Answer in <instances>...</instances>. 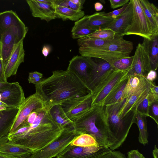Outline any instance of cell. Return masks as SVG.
Returning <instances> with one entry per match:
<instances>
[{"mask_svg": "<svg viewBox=\"0 0 158 158\" xmlns=\"http://www.w3.org/2000/svg\"><path fill=\"white\" fill-rule=\"evenodd\" d=\"M49 107L46 104L33 111L15 131L8 134L9 142L29 148L34 152L57 139L64 129L52 119Z\"/></svg>", "mask_w": 158, "mask_h": 158, "instance_id": "obj_1", "label": "cell"}, {"mask_svg": "<svg viewBox=\"0 0 158 158\" xmlns=\"http://www.w3.org/2000/svg\"><path fill=\"white\" fill-rule=\"evenodd\" d=\"M35 87V93L50 106L61 104L67 100L91 93L84 83L68 69L52 71L50 77L41 79Z\"/></svg>", "mask_w": 158, "mask_h": 158, "instance_id": "obj_2", "label": "cell"}, {"mask_svg": "<svg viewBox=\"0 0 158 158\" xmlns=\"http://www.w3.org/2000/svg\"><path fill=\"white\" fill-rule=\"evenodd\" d=\"M71 121L76 132L90 135L99 146L108 148L109 125L105 106L102 104L91 106Z\"/></svg>", "mask_w": 158, "mask_h": 158, "instance_id": "obj_3", "label": "cell"}, {"mask_svg": "<svg viewBox=\"0 0 158 158\" xmlns=\"http://www.w3.org/2000/svg\"><path fill=\"white\" fill-rule=\"evenodd\" d=\"M125 99L105 106L109 128L108 148L111 151L118 149L123 143L132 125L136 123V114H127L122 118L118 112Z\"/></svg>", "mask_w": 158, "mask_h": 158, "instance_id": "obj_4", "label": "cell"}, {"mask_svg": "<svg viewBox=\"0 0 158 158\" xmlns=\"http://www.w3.org/2000/svg\"><path fill=\"white\" fill-rule=\"evenodd\" d=\"M131 41L124 40L122 36L115 37L109 42L100 47L79 48L81 56L103 60L110 65L116 60L129 56L133 49Z\"/></svg>", "mask_w": 158, "mask_h": 158, "instance_id": "obj_5", "label": "cell"}, {"mask_svg": "<svg viewBox=\"0 0 158 158\" xmlns=\"http://www.w3.org/2000/svg\"><path fill=\"white\" fill-rule=\"evenodd\" d=\"M133 17L130 25L125 30L124 35H135L150 40L153 35L150 25L142 8L140 0H132Z\"/></svg>", "mask_w": 158, "mask_h": 158, "instance_id": "obj_6", "label": "cell"}, {"mask_svg": "<svg viewBox=\"0 0 158 158\" xmlns=\"http://www.w3.org/2000/svg\"><path fill=\"white\" fill-rule=\"evenodd\" d=\"M80 134L74 130H64L52 142L41 149L32 152L28 158H52L56 157Z\"/></svg>", "mask_w": 158, "mask_h": 158, "instance_id": "obj_7", "label": "cell"}, {"mask_svg": "<svg viewBox=\"0 0 158 158\" xmlns=\"http://www.w3.org/2000/svg\"><path fill=\"white\" fill-rule=\"evenodd\" d=\"M27 31V28L21 29L12 26L2 35L0 38V52L4 67L7 63L14 47L23 40Z\"/></svg>", "mask_w": 158, "mask_h": 158, "instance_id": "obj_8", "label": "cell"}, {"mask_svg": "<svg viewBox=\"0 0 158 158\" xmlns=\"http://www.w3.org/2000/svg\"><path fill=\"white\" fill-rule=\"evenodd\" d=\"M131 69L126 71L114 70L91 93V106L102 104L113 88Z\"/></svg>", "mask_w": 158, "mask_h": 158, "instance_id": "obj_9", "label": "cell"}, {"mask_svg": "<svg viewBox=\"0 0 158 158\" xmlns=\"http://www.w3.org/2000/svg\"><path fill=\"white\" fill-rule=\"evenodd\" d=\"M111 150L108 148L100 146L80 147L71 143L56 158H100Z\"/></svg>", "mask_w": 158, "mask_h": 158, "instance_id": "obj_10", "label": "cell"}, {"mask_svg": "<svg viewBox=\"0 0 158 158\" xmlns=\"http://www.w3.org/2000/svg\"><path fill=\"white\" fill-rule=\"evenodd\" d=\"M46 105L36 93L26 98L19 108L18 113L9 134L15 131L33 111Z\"/></svg>", "mask_w": 158, "mask_h": 158, "instance_id": "obj_11", "label": "cell"}, {"mask_svg": "<svg viewBox=\"0 0 158 158\" xmlns=\"http://www.w3.org/2000/svg\"><path fill=\"white\" fill-rule=\"evenodd\" d=\"M150 82L146 79L128 99H125L118 112L120 118H122L128 114L136 113L138 106L150 91Z\"/></svg>", "mask_w": 158, "mask_h": 158, "instance_id": "obj_12", "label": "cell"}, {"mask_svg": "<svg viewBox=\"0 0 158 158\" xmlns=\"http://www.w3.org/2000/svg\"><path fill=\"white\" fill-rule=\"evenodd\" d=\"M91 94L67 100L60 105L67 117L71 120L78 116L91 106Z\"/></svg>", "mask_w": 158, "mask_h": 158, "instance_id": "obj_13", "label": "cell"}, {"mask_svg": "<svg viewBox=\"0 0 158 158\" xmlns=\"http://www.w3.org/2000/svg\"><path fill=\"white\" fill-rule=\"evenodd\" d=\"M96 64L91 58L77 55L69 61L67 69L74 73L86 85L89 74Z\"/></svg>", "mask_w": 158, "mask_h": 158, "instance_id": "obj_14", "label": "cell"}, {"mask_svg": "<svg viewBox=\"0 0 158 158\" xmlns=\"http://www.w3.org/2000/svg\"><path fill=\"white\" fill-rule=\"evenodd\" d=\"M133 56L132 68L128 74L137 75L146 77L148 72L152 69L149 56L142 44H138Z\"/></svg>", "mask_w": 158, "mask_h": 158, "instance_id": "obj_15", "label": "cell"}, {"mask_svg": "<svg viewBox=\"0 0 158 158\" xmlns=\"http://www.w3.org/2000/svg\"><path fill=\"white\" fill-rule=\"evenodd\" d=\"M104 12H97L90 15H85L75 22L72 30L83 27L93 28L96 30L106 28L114 19L111 17L104 15Z\"/></svg>", "mask_w": 158, "mask_h": 158, "instance_id": "obj_16", "label": "cell"}, {"mask_svg": "<svg viewBox=\"0 0 158 158\" xmlns=\"http://www.w3.org/2000/svg\"><path fill=\"white\" fill-rule=\"evenodd\" d=\"M98 62H96V65L90 72L86 85L91 93L114 70L110 65L106 61L102 60Z\"/></svg>", "mask_w": 158, "mask_h": 158, "instance_id": "obj_17", "label": "cell"}, {"mask_svg": "<svg viewBox=\"0 0 158 158\" xmlns=\"http://www.w3.org/2000/svg\"><path fill=\"white\" fill-rule=\"evenodd\" d=\"M0 93V101L9 107L19 108L26 98L23 88L17 82L11 83L9 88Z\"/></svg>", "mask_w": 158, "mask_h": 158, "instance_id": "obj_18", "label": "cell"}, {"mask_svg": "<svg viewBox=\"0 0 158 158\" xmlns=\"http://www.w3.org/2000/svg\"><path fill=\"white\" fill-rule=\"evenodd\" d=\"M133 8L132 0H130L126 9L117 16L106 28L112 30L115 33V37L122 36L124 31L132 21Z\"/></svg>", "mask_w": 158, "mask_h": 158, "instance_id": "obj_19", "label": "cell"}, {"mask_svg": "<svg viewBox=\"0 0 158 158\" xmlns=\"http://www.w3.org/2000/svg\"><path fill=\"white\" fill-rule=\"evenodd\" d=\"M23 40L16 45L10 58L4 67V72L7 78L15 75L20 64L24 62L25 51L23 47Z\"/></svg>", "mask_w": 158, "mask_h": 158, "instance_id": "obj_20", "label": "cell"}, {"mask_svg": "<svg viewBox=\"0 0 158 158\" xmlns=\"http://www.w3.org/2000/svg\"><path fill=\"white\" fill-rule=\"evenodd\" d=\"M32 16L47 22L56 19L55 6L40 2L39 0L26 1Z\"/></svg>", "mask_w": 158, "mask_h": 158, "instance_id": "obj_21", "label": "cell"}, {"mask_svg": "<svg viewBox=\"0 0 158 158\" xmlns=\"http://www.w3.org/2000/svg\"><path fill=\"white\" fill-rule=\"evenodd\" d=\"M0 152L17 158H28L32 151L29 148L10 143L6 135L0 138Z\"/></svg>", "mask_w": 158, "mask_h": 158, "instance_id": "obj_22", "label": "cell"}, {"mask_svg": "<svg viewBox=\"0 0 158 158\" xmlns=\"http://www.w3.org/2000/svg\"><path fill=\"white\" fill-rule=\"evenodd\" d=\"M12 26L21 29L27 28L17 15L12 10L0 13V38L6 30Z\"/></svg>", "mask_w": 158, "mask_h": 158, "instance_id": "obj_23", "label": "cell"}, {"mask_svg": "<svg viewBox=\"0 0 158 158\" xmlns=\"http://www.w3.org/2000/svg\"><path fill=\"white\" fill-rule=\"evenodd\" d=\"M19 110L18 108L9 107L0 110V138L9 134Z\"/></svg>", "mask_w": 158, "mask_h": 158, "instance_id": "obj_24", "label": "cell"}, {"mask_svg": "<svg viewBox=\"0 0 158 158\" xmlns=\"http://www.w3.org/2000/svg\"><path fill=\"white\" fill-rule=\"evenodd\" d=\"M143 12L150 25L154 35H158V9L147 0H140Z\"/></svg>", "mask_w": 158, "mask_h": 158, "instance_id": "obj_25", "label": "cell"}, {"mask_svg": "<svg viewBox=\"0 0 158 158\" xmlns=\"http://www.w3.org/2000/svg\"><path fill=\"white\" fill-rule=\"evenodd\" d=\"M50 106L49 113L54 121L64 130H74L73 122L67 117L61 105Z\"/></svg>", "mask_w": 158, "mask_h": 158, "instance_id": "obj_26", "label": "cell"}, {"mask_svg": "<svg viewBox=\"0 0 158 158\" xmlns=\"http://www.w3.org/2000/svg\"><path fill=\"white\" fill-rule=\"evenodd\" d=\"M142 44L149 56L152 70L156 71L158 65V35L150 40L143 39Z\"/></svg>", "mask_w": 158, "mask_h": 158, "instance_id": "obj_27", "label": "cell"}, {"mask_svg": "<svg viewBox=\"0 0 158 158\" xmlns=\"http://www.w3.org/2000/svg\"><path fill=\"white\" fill-rule=\"evenodd\" d=\"M128 74L124 77L109 93L102 104L104 106L111 105L120 101L127 81Z\"/></svg>", "mask_w": 158, "mask_h": 158, "instance_id": "obj_28", "label": "cell"}, {"mask_svg": "<svg viewBox=\"0 0 158 158\" xmlns=\"http://www.w3.org/2000/svg\"><path fill=\"white\" fill-rule=\"evenodd\" d=\"M55 8L56 18L61 19L63 20L69 19L76 22L85 15V12L82 10H75L56 5Z\"/></svg>", "mask_w": 158, "mask_h": 158, "instance_id": "obj_29", "label": "cell"}, {"mask_svg": "<svg viewBox=\"0 0 158 158\" xmlns=\"http://www.w3.org/2000/svg\"><path fill=\"white\" fill-rule=\"evenodd\" d=\"M146 79V77L143 76L129 75L127 83L120 101L125 99L126 100L128 99Z\"/></svg>", "mask_w": 158, "mask_h": 158, "instance_id": "obj_30", "label": "cell"}, {"mask_svg": "<svg viewBox=\"0 0 158 158\" xmlns=\"http://www.w3.org/2000/svg\"><path fill=\"white\" fill-rule=\"evenodd\" d=\"M136 124L139 131V141L140 143L145 146L148 142V133L147 130L146 117L136 112Z\"/></svg>", "mask_w": 158, "mask_h": 158, "instance_id": "obj_31", "label": "cell"}, {"mask_svg": "<svg viewBox=\"0 0 158 158\" xmlns=\"http://www.w3.org/2000/svg\"><path fill=\"white\" fill-rule=\"evenodd\" d=\"M111 40H103L86 36L78 39L77 44L79 48H88L100 47Z\"/></svg>", "mask_w": 158, "mask_h": 158, "instance_id": "obj_32", "label": "cell"}, {"mask_svg": "<svg viewBox=\"0 0 158 158\" xmlns=\"http://www.w3.org/2000/svg\"><path fill=\"white\" fill-rule=\"evenodd\" d=\"M72 145L80 147L99 146L95 139L91 135L82 134L77 136L71 143Z\"/></svg>", "mask_w": 158, "mask_h": 158, "instance_id": "obj_33", "label": "cell"}, {"mask_svg": "<svg viewBox=\"0 0 158 158\" xmlns=\"http://www.w3.org/2000/svg\"><path fill=\"white\" fill-rule=\"evenodd\" d=\"M133 56H128L118 59L111 65L114 70L126 71L131 69Z\"/></svg>", "mask_w": 158, "mask_h": 158, "instance_id": "obj_34", "label": "cell"}, {"mask_svg": "<svg viewBox=\"0 0 158 158\" xmlns=\"http://www.w3.org/2000/svg\"><path fill=\"white\" fill-rule=\"evenodd\" d=\"M115 36V33L114 31L110 28H106L96 31L86 37L107 40L114 39Z\"/></svg>", "mask_w": 158, "mask_h": 158, "instance_id": "obj_35", "label": "cell"}, {"mask_svg": "<svg viewBox=\"0 0 158 158\" xmlns=\"http://www.w3.org/2000/svg\"><path fill=\"white\" fill-rule=\"evenodd\" d=\"M154 102L149 96L148 94L137 107L136 112L147 117H149V108Z\"/></svg>", "mask_w": 158, "mask_h": 158, "instance_id": "obj_36", "label": "cell"}, {"mask_svg": "<svg viewBox=\"0 0 158 158\" xmlns=\"http://www.w3.org/2000/svg\"><path fill=\"white\" fill-rule=\"evenodd\" d=\"M95 29L89 27H83L71 30L72 38L74 39H79L94 32Z\"/></svg>", "mask_w": 158, "mask_h": 158, "instance_id": "obj_37", "label": "cell"}, {"mask_svg": "<svg viewBox=\"0 0 158 158\" xmlns=\"http://www.w3.org/2000/svg\"><path fill=\"white\" fill-rule=\"evenodd\" d=\"M56 5L68 8L75 10H82V8L74 4L72 0H55Z\"/></svg>", "mask_w": 158, "mask_h": 158, "instance_id": "obj_38", "label": "cell"}, {"mask_svg": "<svg viewBox=\"0 0 158 158\" xmlns=\"http://www.w3.org/2000/svg\"><path fill=\"white\" fill-rule=\"evenodd\" d=\"M43 74L37 71L29 73L28 81L30 83L35 85L38 83L41 80Z\"/></svg>", "mask_w": 158, "mask_h": 158, "instance_id": "obj_39", "label": "cell"}, {"mask_svg": "<svg viewBox=\"0 0 158 158\" xmlns=\"http://www.w3.org/2000/svg\"><path fill=\"white\" fill-rule=\"evenodd\" d=\"M151 108V113L150 114L151 118L158 126V102H155L152 103L150 107Z\"/></svg>", "mask_w": 158, "mask_h": 158, "instance_id": "obj_40", "label": "cell"}, {"mask_svg": "<svg viewBox=\"0 0 158 158\" xmlns=\"http://www.w3.org/2000/svg\"><path fill=\"white\" fill-rule=\"evenodd\" d=\"M100 158H126L124 154L120 151H111L103 155Z\"/></svg>", "mask_w": 158, "mask_h": 158, "instance_id": "obj_41", "label": "cell"}, {"mask_svg": "<svg viewBox=\"0 0 158 158\" xmlns=\"http://www.w3.org/2000/svg\"><path fill=\"white\" fill-rule=\"evenodd\" d=\"M128 3L125 4L122 7L118 9L107 13H105V12L104 13V15L106 16L111 17L114 19L117 16L120 14L127 7Z\"/></svg>", "mask_w": 158, "mask_h": 158, "instance_id": "obj_42", "label": "cell"}, {"mask_svg": "<svg viewBox=\"0 0 158 158\" xmlns=\"http://www.w3.org/2000/svg\"><path fill=\"white\" fill-rule=\"evenodd\" d=\"M149 82V93L156 101L158 102V87L154 82Z\"/></svg>", "mask_w": 158, "mask_h": 158, "instance_id": "obj_43", "label": "cell"}, {"mask_svg": "<svg viewBox=\"0 0 158 158\" xmlns=\"http://www.w3.org/2000/svg\"><path fill=\"white\" fill-rule=\"evenodd\" d=\"M110 6L111 8L114 9L118 7L123 6L128 3L129 0H110Z\"/></svg>", "mask_w": 158, "mask_h": 158, "instance_id": "obj_44", "label": "cell"}, {"mask_svg": "<svg viewBox=\"0 0 158 158\" xmlns=\"http://www.w3.org/2000/svg\"><path fill=\"white\" fill-rule=\"evenodd\" d=\"M127 158H145L138 150H131L127 153Z\"/></svg>", "mask_w": 158, "mask_h": 158, "instance_id": "obj_45", "label": "cell"}, {"mask_svg": "<svg viewBox=\"0 0 158 158\" xmlns=\"http://www.w3.org/2000/svg\"><path fill=\"white\" fill-rule=\"evenodd\" d=\"M7 79L5 75L4 67L0 52V81L5 82H7Z\"/></svg>", "mask_w": 158, "mask_h": 158, "instance_id": "obj_46", "label": "cell"}, {"mask_svg": "<svg viewBox=\"0 0 158 158\" xmlns=\"http://www.w3.org/2000/svg\"><path fill=\"white\" fill-rule=\"evenodd\" d=\"M157 76V73L156 71L151 70L147 73L146 78L149 81L153 82L156 79Z\"/></svg>", "mask_w": 158, "mask_h": 158, "instance_id": "obj_47", "label": "cell"}, {"mask_svg": "<svg viewBox=\"0 0 158 158\" xmlns=\"http://www.w3.org/2000/svg\"><path fill=\"white\" fill-rule=\"evenodd\" d=\"M11 85V83L7 82L0 81V92L4 91L9 88Z\"/></svg>", "mask_w": 158, "mask_h": 158, "instance_id": "obj_48", "label": "cell"}, {"mask_svg": "<svg viewBox=\"0 0 158 158\" xmlns=\"http://www.w3.org/2000/svg\"><path fill=\"white\" fill-rule=\"evenodd\" d=\"M51 50V47L49 45H45L43 48L42 53L44 56L46 57L49 54Z\"/></svg>", "mask_w": 158, "mask_h": 158, "instance_id": "obj_49", "label": "cell"}, {"mask_svg": "<svg viewBox=\"0 0 158 158\" xmlns=\"http://www.w3.org/2000/svg\"><path fill=\"white\" fill-rule=\"evenodd\" d=\"M39 1L42 3H44L50 5L55 6V0H43Z\"/></svg>", "mask_w": 158, "mask_h": 158, "instance_id": "obj_50", "label": "cell"}, {"mask_svg": "<svg viewBox=\"0 0 158 158\" xmlns=\"http://www.w3.org/2000/svg\"><path fill=\"white\" fill-rule=\"evenodd\" d=\"M94 8L97 11L101 10L103 8V5L100 2H96L94 5Z\"/></svg>", "mask_w": 158, "mask_h": 158, "instance_id": "obj_51", "label": "cell"}, {"mask_svg": "<svg viewBox=\"0 0 158 158\" xmlns=\"http://www.w3.org/2000/svg\"><path fill=\"white\" fill-rule=\"evenodd\" d=\"M152 154L154 158H158V150L156 145L154 146V149L152 151Z\"/></svg>", "mask_w": 158, "mask_h": 158, "instance_id": "obj_52", "label": "cell"}, {"mask_svg": "<svg viewBox=\"0 0 158 158\" xmlns=\"http://www.w3.org/2000/svg\"><path fill=\"white\" fill-rule=\"evenodd\" d=\"M0 158H17L13 156L0 152Z\"/></svg>", "mask_w": 158, "mask_h": 158, "instance_id": "obj_53", "label": "cell"}, {"mask_svg": "<svg viewBox=\"0 0 158 158\" xmlns=\"http://www.w3.org/2000/svg\"><path fill=\"white\" fill-rule=\"evenodd\" d=\"M0 106H3L7 108L9 107L6 104H4L1 101H0Z\"/></svg>", "mask_w": 158, "mask_h": 158, "instance_id": "obj_54", "label": "cell"}, {"mask_svg": "<svg viewBox=\"0 0 158 158\" xmlns=\"http://www.w3.org/2000/svg\"><path fill=\"white\" fill-rule=\"evenodd\" d=\"M1 94H0V101L1 98Z\"/></svg>", "mask_w": 158, "mask_h": 158, "instance_id": "obj_55", "label": "cell"}]
</instances>
